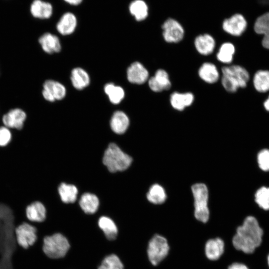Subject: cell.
I'll return each mask as SVG.
<instances>
[{"mask_svg": "<svg viewBox=\"0 0 269 269\" xmlns=\"http://www.w3.org/2000/svg\"><path fill=\"white\" fill-rule=\"evenodd\" d=\"M193 44L198 53L207 56L213 53L216 45V41L212 35L204 33L196 36L193 39Z\"/></svg>", "mask_w": 269, "mask_h": 269, "instance_id": "cell-13", "label": "cell"}, {"mask_svg": "<svg viewBox=\"0 0 269 269\" xmlns=\"http://www.w3.org/2000/svg\"><path fill=\"white\" fill-rule=\"evenodd\" d=\"M255 201L264 210L269 209V187H262L255 194Z\"/></svg>", "mask_w": 269, "mask_h": 269, "instance_id": "cell-33", "label": "cell"}, {"mask_svg": "<svg viewBox=\"0 0 269 269\" xmlns=\"http://www.w3.org/2000/svg\"><path fill=\"white\" fill-rule=\"evenodd\" d=\"M263 234V231L257 219L248 216L243 225L237 228L236 234L233 238V246L245 253H252L261 245Z\"/></svg>", "mask_w": 269, "mask_h": 269, "instance_id": "cell-1", "label": "cell"}, {"mask_svg": "<svg viewBox=\"0 0 269 269\" xmlns=\"http://www.w3.org/2000/svg\"><path fill=\"white\" fill-rule=\"evenodd\" d=\"M260 168L265 171H269V149H264L261 150L257 156Z\"/></svg>", "mask_w": 269, "mask_h": 269, "instance_id": "cell-35", "label": "cell"}, {"mask_svg": "<svg viewBox=\"0 0 269 269\" xmlns=\"http://www.w3.org/2000/svg\"><path fill=\"white\" fill-rule=\"evenodd\" d=\"M268 262H269V256L268 257Z\"/></svg>", "mask_w": 269, "mask_h": 269, "instance_id": "cell-40", "label": "cell"}, {"mask_svg": "<svg viewBox=\"0 0 269 269\" xmlns=\"http://www.w3.org/2000/svg\"><path fill=\"white\" fill-rule=\"evenodd\" d=\"M42 49L48 54L59 52L61 50L60 40L57 36L50 33H45L38 39Z\"/></svg>", "mask_w": 269, "mask_h": 269, "instance_id": "cell-19", "label": "cell"}, {"mask_svg": "<svg viewBox=\"0 0 269 269\" xmlns=\"http://www.w3.org/2000/svg\"><path fill=\"white\" fill-rule=\"evenodd\" d=\"M129 10L138 22L145 20L148 15V7L143 0H134L129 5Z\"/></svg>", "mask_w": 269, "mask_h": 269, "instance_id": "cell-24", "label": "cell"}, {"mask_svg": "<svg viewBox=\"0 0 269 269\" xmlns=\"http://www.w3.org/2000/svg\"><path fill=\"white\" fill-rule=\"evenodd\" d=\"M224 244L220 238L211 239L207 241L205 246V254L210 260H216L224 252Z\"/></svg>", "mask_w": 269, "mask_h": 269, "instance_id": "cell-23", "label": "cell"}, {"mask_svg": "<svg viewBox=\"0 0 269 269\" xmlns=\"http://www.w3.org/2000/svg\"><path fill=\"white\" fill-rule=\"evenodd\" d=\"M98 225L108 239L113 240L116 238L118 229L111 218L106 216L101 217L98 221Z\"/></svg>", "mask_w": 269, "mask_h": 269, "instance_id": "cell-29", "label": "cell"}, {"mask_svg": "<svg viewBox=\"0 0 269 269\" xmlns=\"http://www.w3.org/2000/svg\"><path fill=\"white\" fill-rule=\"evenodd\" d=\"M169 246L166 239L159 235H154L150 240L147 254L150 263L154 266L157 265L167 255Z\"/></svg>", "mask_w": 269, "mask_h": 269, "instance_id": "cell-6", "label": "cell"}, {"mask_svg": "<svg viewBox=\"0 0 269 269\" xmlns=\"http://www.w3.org/2000/svg\"><path fill=\"white\" fill-rule=\"evenodd\" d=\"M254 86L260 92H266L269 90V71L259 70L257 71L253 79Z\"/></svg>", "mask_w": 269, "mask_h": 269, "instance_id": "cell-31", "label": "cell"}, {"mask_svg": "<svg viewBox=\"0 0 269 269\" xmlns=\"http://www.w3.org/2000/svg\"><path fill=\"white\" fill-rule=\"evenodd\" d=\"M228 269H248L244 265L240 263H234L231 265Z\"/></svg>", "mask_w": 269, "mask_h": 269, "instance_id": "cell-37", "label": "cell"}, {"mask_svg": "<svg viewBox=\"0 0 269 269\" xmlns=\"http://www.w3.org/2000/svg\"><path fill=\"white\" fill-rule=\"evenodd\" d=\"M42 95L43 98L49 102L60 100L66 95V88L61 83L53 80L45 81L43 85Z\"/></svg>", "mask_w": 269, "mask_h": 269, "instance_id": "cell-10", "label": "cell"}, {"mask_svg": "<svg viewBox=\"0 0 269 269\" xmlns=\"http://www.w3.org/2000/svg\"><path fill=\"white\" fill-rule=\"evenodd\" d=\"M77 25L76 16L72 13L64 14L57 24L58 31L63 35H69L73 32Z\"/></svg>", "mask_w": 269, "mask_h": 269, "instance_id": "cell-21", "label": "cell"}, {"mask_svg": "<svg viewBox=\"0 0 269 269\" xmlns=\"http://www.w3.org/2000/svg\"><path fill=\"white\" fill-rule=\"evenodd\" d=\"M147 82L150 89L156 93L168 90L171 87L169 74L163 69L157 70L154 75L149 78Z\"/></svg>", "mask_w": 269, "mask_h": 269, "instance_id": "cell-11", "label": "cell"}, {"mask_svg": "<svg viewBox=\"0 0 269 269\" xmlns=\"http://www.w3.org/2000/svg\"><path fill=\"white\" fill-rule=\"evenodd\" d=\"M67 2L72 5H78L80 3L82 0H64Z\"/></svg>", "mask_w": 269, "mask_h": 269, "instance_id": "cell-38", "label": "cell"}, {"mask_svg": "<svg viewBox=\"0 0 269 269\" xmlns=\"http://www.w3.org/2000/svg\"><path fill=\"white\" fill-rule=\"evenodd\" d=\"M130 124L128 116L123 112L118 111L113 115L110 126L112 131L117 134H123L127 130Z\"/></svg>", "mask_w": 269, "mask_h": 269, "instance_id": "cell-20", "label": "cell"}, {"mask_svg": "<svg viewBox=\"0 0 269 269\" xmlns=\"http://www.w3.org/2000/svg\"><path fill=\"white\" fill-rule=\"evenodd\" d=\"M199 78L206 83L212 84L217 82L220 79L221 75L216 65L206 62L203 63L198 70Z\"/></svg>", "mask_w": 269, "mask_h": 269, "instance_id": "cell-17", "label": "cell"}, {"mask_svg": "<svg viewBox=\"0 0 269 269\" xmlns=\"http://www.w3.org/2000/svg\"><path fill=\"white\" fill-rule=\"evenodd\" d=\"M194 99V95L191 92H174L170 96L169 102L174 110L182 111L191 106Z\"/></svg>", "mask_w": 269, "mask_h": 269, "instance_id": "cell-15", "label": "cell"}, {"mask_svg": "<svg viewBox=\"0 0 269 269\" xmlns=\"http://www.w3.org/2000/svg\"><path fill=\"white\" fill-rule=\"evenodd\" d=\"M25 214L29 221L41 223L46 218V209L41 202L34 201L26 206Z\"/></svg>", "mask_w": 269, "mask_h": 269, "instance_id": "cell-16", "label": "cell"}, {"mask_svg": "<svg viewBox=\"0 0 269 269\" xmlns=\"http://www.w3.org/2000/svg\"><path fill=\"white\" fill-rule=\"evenodd\" d=\"M104 91L110 102L114 104H119L125 97L124 89L113 83H108L104 86Z\"/></svg>", "mask_w": 269, "mask_h": 269, "instance_id": "cell-32", "label": "cell"}, {"mask_svg": "<svg viewBox=\"0 0 269 269\" xmlns=\"http://www.w3.org/2000/svg\"><path fill=\"white\" fill-rule=\"evenodd\" d=\"M70 248L67 239L61 234L56 233L45 237L42 250L51 259H59L65 256Z\"/></svg>", "mask_w": 269, "mask_h": 269, "instance_id": "cell-4", "label": "cell"}, {"mask_svg": "<svg viewBox=\"0 0 269 269\" xmlns=\"http://www.w3.org/2000/svg\"><path fill=\"white\" fill-rule=\"evenodd\" d=\"M132 161V157L115 143L109 144L103 158L104 164L111 172L125 170L131 165Z\"/></svg>", "mask_w": 269, "mask_h": 269, "instance_id": "cell-3", "label": "cell"}, {"mask_svg": "<svg viewBox=\"0 0 269 269\" xmlns=\"http://www.w3.org/2000/svg\"><path fill=\"white\" fill-rule=\"evenodd\" d=\"M254 30L256 34L262 35L263 46L269 49V12L257 18L254 25Z\"/></svg>", "mask_w": 269, "mask_h": 269, "instance_id": "cell-18", "label": "cell"}, {"mask_svg": "<svg viewBox=\"0 0 269 269\" xmlns=\"http://www.w3.org/2000/svg\"><path fill=\"white\" fill-rule=\"evenodd\" d=\"M194 199V215L199 221L206 223L209 218L208 207V191L205 184L199 183L191 187Z\"/></svg>", "mask_w": 269, "mask_h": 269, "instance_id": "cell-5", "label": "cell"}, {"mask_svg": "<svg viewBox=\"0 0 269 269\" xmlns=\"http://www.w3.org/2000/svg\"><path fill=\"white\" fill-rule=\"evenodd\" d=\"M58 191L64 203H72L76 200L78 191L74 185L61 183L58 188Z\"/></svg>", "mask_w": 269, "mask_h": 269, "instance_id": "cell-28", "label": "cell"}, {"mask_svg": "<svg viewBox=\"0 0 269 269\" xmlns=\"http://www.w3.org/2000/svg\"><path fill=\"white\" fill-rule=\"evenodd\" d=\"M71 82L75 88L82 90L87 87L90 83V77L87 72L82 68L77 67L71 72Z\"/></svg>", "mask_w": 269, "mask_h": 269, "instance_id": "cell-26", "label": "cell"}, {"mask_svg": "<svg viewBox=\"0 0 269 269\" xmlns=\"http://www.w3.org/2000/svg\"><path fill=\"white\" fill-rule=\"evenodd\" d=\"M264 105L266 110L269 111V97H268V99L265 101Z\"/></svg>", "mask_w": 269, "mask_h": 269, "instance_id": "cell-39", "label": "cell"}, {"mask_svg": "<svg viewBox=\"0 0 269 269\" xmlns=\"http://www.w3.org/2000/svg\"><path fill=\"white\" fill-rule=\"evenodd\" d=\"M235 53L234 45L229 41L222 43L216 53V58L221 63L225 64H230Z\"/></svg>", "mask_w": 269, "mask_h": 269, "instance_id": "cell-27", "label": "cell"}, {"mask_svg": "<svg viewBox=\"0 0 269 269\" xmlns=\"http://www.w3.org/2000/svg\"><path fill=\"white\" fill-rule=\"evenodd\" d=\"M32 15L36 18H49L52 13V6L50 3L41 0H34L30 6Z\"/></svg>", "mask_w": 269, "mask_h": 269, "instance_id": "cell-22", "label": "cell"}, {"mask_svg": "<svg viewBox=\"0 0 269 269\" xmlns=\"http://www.w3.org/2000/svg\"><path fill=\"white\" fill-rule=\"evenodd\" d=\"M149 78L148 70L139 62H133L128 68L127 78L131 83L143 84L148 81Z\"/></svg>", "mask_w": 269, "mask_h": 269, "instance_id": "cell-14", "label": "cell"}, {"mask_svg": "<svg viewBox=\"0 0 269 269\" xmlns=\"http://www.w3.org/2000/svg\"><path fill=\"white\" fill-rule=\"evenodd\" d=\"M247 22L241 14L236 13L225 19L222 24L223 30L232 37L241 36L247 28Z\"/></svg>", "mask_w": 269, "mask_h": 269, "instance_id": "cell-9", "label": "cell"}, {"mask_svg": "<svg viewBox=\"0 0 269 269\" xmlns=\"http://www.w3.org/2000/svg\"><path fill=\"white\" fill-rule=\"evenodd\" d=\"M12 139V134L9 128L3 126L0 127V147L7 146Z\"/></svg>", "mask_w": 269, "mask_h": 269, "instance_id": "cell-36", "label": "cell"}, {"mask_svg": "<svg viewBox=\"0 0 269 269\" xmlns=\"http://www.w3.org/2000/svg\"><path fill=\"white\" fill-rule=\"evenodd\" d=\"M161 28L162 38L166 43H178L184 38V27L181 23L173 18H168L165 20Z\"/></svg>", "mask_w": 269, "mask_h": 269, "instance_id": "cell-7", "label": "cell"}, {"mask_svg": "<svg viewBox=\"0 0 269 269\" xmlns=\"http://www.w3.org/2000/svg\"><path fill=\"white\" fill-rule=\"evenodd\" d=\"M37 231L35 226L27 222H22L14 229L15 241L22 249H27L36 242Z\"/></svg>", "mask_w": 269, "mask_h": 269, "instance_id": "cell-8", "label": "cell"}, {"mask_svg": "<svg viewBox=\"0 0 269 269\" xmlns=\"http://www.w3.org/2000/svg\"><path fill=\"white\" fill-rule=\"evenodd\" d=\"M26 113L20 108L11 109L2 117L3 126L9 129L21 130L26 119Z\"/></svg>", "mask_w": 269, "mask_h": 269, "instance_id": "cell-12", "label": "cell"}, {"mask_svg": "<svg viewBox=\"0 0 269 269\" xmlns=\"http://www.w3.org/2000/svg\"><path fill=\"white\" fill-rule=\"evenodd\" d=\"M148 201L154 204H160L164 202L167 198L165 191L159 184H154L151 186L146 194Z\"/></svg>", "mask_w": 269, "mask_h": 269, "instance_id": "cell-30", "label": "cell"}, {"mask_svg": "<svg viewBox=\"0 0 269 269\" xmlns=\"http://www.w3.org/2000/svg\"><path fill=\"white\" fill-rule=\"evenodd\" d=\"M79 205L82 210L87 214H94L98 209L99 200L98 197L91 193H85L79 200Z\"/></svg>", "mask_w": 269, "mask_h": 269, "instance_id": "cell-25", "label": "cell"}, {"mask_svg": "<svg viewBox=\"0 0 269 269\" xmlns=\"http://www.w3.org/2000/svg\"><path fill=\"white\" fill-rule=\"evenodd\" d=\"M221 73V84L229 93H235L239 88L246 87L250 79L247 70L238 65L224 66Z\"/></svg>", "mask_w": 269, "mask_h": 269, "instance_id": "cell-2", "label": "cell"}, {"mask_svg": "<svg viewBox=\"0 0 269 269\" xmlns=\"http://www.w3.org/2000/svg\"><path fill=\"white\" fill-rule=\"evenodd\" d=\"M98 269H124V266L118 257L112 254L104 259Z\"/></svg>", "mask_w": 269, "mask_h": 269, "instance_id": "cell-34", "label": "cell"}]
</instances>
